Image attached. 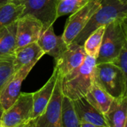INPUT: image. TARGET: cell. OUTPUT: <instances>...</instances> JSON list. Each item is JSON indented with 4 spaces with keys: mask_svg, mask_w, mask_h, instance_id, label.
<instances>
[{
    "mask_svg": "<svg viewBox=\"0 0 127 127\" xmlns=\"http://www.w3.org/2000/svg\"><path fill=\"white\" fill-rule=\"evenodd\" d=\"M96 58L87 55L82 64L61 76L64 96L73 101L85 97L94 82Z\"/></svg>",
    "mask_w": 127,
    "mask_h": 127,
    "instance_id": "6da1fadb",
    "label": "cell"
},
{
    "mask_svg": "<svg viewBox=\"0 0 127 127\" xmlns=\"http://www.w3.org/2000/svg\"><path fill=\"white\" fill-rule=\"evenodd\" d=\"M127 38V17L115 20L105 26L96 64L113 62Z\"/></svg>",
    "mask_w": 127,
    "mask_h": 127,
    "instance_id": "7a4b0ae2",
    "label": "cell"
},
{
    "mask_svg": "<svg viewBox=\"0 0 127 127\" xmlns=\"http://www.w3.org/2000/svg\"><path fill=\"white\" fill-rule=\"evenodd\" d=\"M101 7L92 16L88 24L73 43L83 44L86 38L96 29L105 26L115 20L127 17V4L119 0H100Z\"/></svg>",
    "mask_w": 127,
    "mask_h": 127,
    "instance_id": "3957f363",
    "label": "cell"
},
{
    "mask_svg": "<svg viewBox=\"0 0 127 127\" xmlns=\"http://www.w3.org/2000/svg\"><path fill=\"white\" fill-rule=\"evenodd\" d=\"M94 82L114 98L123 96L124 94L123 73L120 68L112 62L96 64Z\"/></svg>",
    "mask_w": 127,
    "mask_h": 127,
    "instance_id": "277c9868",
    "label": "cell"
},
{
    "mask_svg": "<svg viewBox=\"0 0 127 127\" xmlns=\"http://www.w3.org/2000/svg\"><path fill=\"white\" fill-rule=\"evenodd\" d=\"M61 76L58 73L52 97L43 114L32 120V127H63Z\"/></svg>",
    "mask_w": 127,
    "mask_h": 127,
    "instance_id": "5b68a950",
    "label": "cell"
},
{
    "mask_svg": "<svg viewBox=\"0 0 127 127\" xmlns=\"http://www.w3.org/2000/svg\"><path fill=\"white\" fill-rule=\"evenodd\" d=\"M100 7V0H89V2L82 8L70 14L61 35L67 46L73 43Z\"/></svg>",
    "mask_w": 127,
    "mask_h": 127,
    "instance_id": "8992f818",
    "label": "cell"
},
{
    "mask_svg": "<svg viewBox=\"0 0 127 127\" xmlns=\"http://www.w3.org/2000/svg\"><path fill=\"white\" fill-rule=\"evenodd\" d=\"M32 93H20L15 102L6 109L0 121L4 127H14L32 120L33 109Z\"/></svg>",
    "mask_w": 127,
    "mask_h": 127,
    "instance_id": "52a82bcc",
    "label": "cell"
},
{
    "mask_svg": "<svg viewBox=\"0 0 127 127\" xmlns=\"http://www.w3.org/2000/svg\"><path fill=\"white\" fill-rule=\"evenodd\" d=\"M16 3L23 4V12L21 16L30 14L41 21L43 30L53 26L56 21V13L60 0H11Z\"/></svg>",
    "mask_w": 127,
    "mask_h": 127,
    "instance_id": "ba28073f",
    "label": "cell"
},
{
    "mask_svg": "<svg viewBox=\"0 0 127 127\" xmlns=\"http://www.w3.org/2000/svg\"><path fill=\"white\" fill-rule=\"evenodd\" d=\"M35 64L34 63H31L16 70L0 91V101L5 111L11 107L17 99L21 93L23 82Z\"/></svg>",
    "mask_w": 127,
    "mask_h": 127,
    "instance_id": "9c48e42d",
    "label": "cell"
},
{
    "mask_svg": "<svg viewBox=\"0 0 127 127\" xmlns=\"http://www.w3.org/2000/svg\"><path fill=\"white\" fill-rule=\"evenodd\" d=\"M43 25L35 17L26 14L17 20L16 33V49L32 43L37 42Z\"/></svg>",
    "mask_w": 127,
    "mask_h": 127,
    "instance_id": "30bf717a",
    "label": "cell"
},
{
    "mask_svg": "<svg viewBox=\"0 0 127 127\" xmlns=\"http://www.w3.org/2000/svg\"><path fill=\"white\" fill-rule=\"evenodd\" d=\"M87 54L83 45L71 43L55 60V67L63 76L80 67L85 61Z\"/></svg>",
    "mask_w": 127,
    "mask_h": 127,
    "instance_id": "8fae6325",
    "label": "cell"
},
{
    "mask_svg": "<svg viewBox=\"0 0 127 127\" xmlns=\"http://www.w3.org/2000/svg\"><path fill=\"white\" fill-rule=\"evenodd\" d=\"M58 71V69L55 67L52 76L46 84L38 91L34 93H32L33 96V109L31 119L34 120L39 117L45 111L51 97L52 92L55 85L57 80Z\"/></svg>",
    "mask_w": 127,
    "mask_h": 127,
    "instance_id": "7c38bea8",
    "label": "cell"
},
{
    "mask_svg": "<svg viewBox=\"0 0 127 127\" xmlns=\"http://www.w3.org/2000/svg\"><path fill=\"white\" fill-rule=\"evenodd\" d=\"M73 108L80 123H91L107 126L104 114L96 109L85 97L72 101Z\"/></svg>",
    "mask_w": 127,
    "mask_h": 127,
    "instance_id": "4fadbf2b",
    "label": "cell"
},
{
    "mask_svg": "<svg viewBox=\"0 0 127 127\" xmlns=\"http://www.w3.org/2000/svg\"><path fill=\"white\" fill-rule=\"evenodd\" d=\"M37 43L44 52L45 55H49L55 59L67 47L62 36L55 34L53 26H49L42 32L37 40Z\"/></svg>",
    "mask_w": 127,
    "mask_h": 127,
    "instance_id": "5bb4252c",
    "label": "cell"
},
{
    "mask_svg": "<svg viewBox=\"0 0 127 127\" xmlns=\"http://www.w3.org/2000/svg\"><path fill=\"white\" fill-rule=\"evenodd\" d=\"M44 55V52L41 49L37 42L32 43L15 49L13 58L14 70L16 71L31 63L37 64Z\"/></svg>",
    "mask_w": 127,
    "mask_h": 127,
    "instance_id": "9a60e30c",
    "label": "cell"
},
{
    "mask_svg": "<svg viewBox=\"0 0 127 127\" xmlns=\"http://www.w3.org/2000/svg\"><path fill=\"white\" fill-rule=\"evenodd\" d=\"M104 117L108 127H124L127 120V96L114 98Z\"/></svg>",
    "mask_w": 127,
    "mask_h": 127,
    "instance_id": "2e32d148",
    "label": "cell"
},
{
    "mask_svg": "<svg viewBox=\"0 0 127 127\" xmlns=\"http://www.w3.org/2000/svg\"><path fill=\"white\" fill-rule=\"evenodd\" d=\"M85 97L96 109L103 114L108 110L114 99L95 82H94Z\"/></svg>",
    "mask_w": 127,
    "mask_h": 127,
    "instance_id": "e0dca14e",
    "label": "cell"
},
{
    "mask_svg": "<svg viewBox=\"0 0 127 127\" xmlns=\"http://www.w3.org/2000/svg\"><path fill=\"white\" fill-rule=\"evenodd\" d=\"M17 20L0 31V59L12 56L16 49Z\"/></svg>",
    "mask_w": 127,
    "mask_h": 127,
    "instance_id": "ac0fdd59",
    "label": "cell"
},
{
    "mask_svg": "<svg viewBox=\"0 0 127 127\" xmlns=\"http://www.w3.org/2000/svg\"><path fill=\"white\" fill-rule=\"evenodd\" d=\"M23 4L12 1L0 6V31L17 20L23 12Z\"/></svg>",
    "mask_w": 127,
    "mask_h": 127,
    "instance_id": "d6986e66",
    "label": "cell"
},
{
    "mask_svg": "<svg viewBox=\"0 0 127 127\" xmlns=\"http://www.w3.org/2000/svg\"><path fill=\"white\" fill-rule=\"evenodd\" d=\"M105 29V26L99 27L86 38L82 45L87 55L96 59L101 47Z\"/></svg>",
    "mask_w": 127,
    "mask_h": 127,
    "instance_id": "ffe728a7",
    "label": "cell"
},
{
    "mask_svg": "<svg viewBox=\"0 0 127 127\" xmlns=\"http://www.w3.org/2000/svg\"><path fill=\"white\" fill-rule=\"evenodd\" d=\"M63 127H81V123L76 115L72 100L64 96L62 101Z\"/></svg>",
    "mask_w": 127,
    "mask_h": 127,
    "instance_id": "44dd1931",
    "label": "cell"
},
{
    "mask_svg": "<svg viewBox=\"0 0 127 127\" xmlns=\"http://www.w3.org/2000/svg\"><path fill=\"white\" fill-rule=\"evenodd\" d=\"M88 2L89 0H60L57 8L56 19L62 16L73 14Z\"/></svg>",
    "mask_w": 127,
    "mask_h": 127,
    "instance_id": "7402d4cb",
    "label": "cell"
},
{
    "mask_svg": "<svg viewBox=\"0 0 127 127\" xmlns=\"http://www.w3.org/2000/svg\"><path fill=\"white\" fill-rule=\"evenodd\" d=\"M14 55L0 59V90H1L11 75L15 72L13 66Z\"/></svg>",
    "mask_w": 127,
    "mask_h": 127,
    "instance_id": "603a6c76",
    "label": "cell"
},
{
    "mask_svg": "<svg viewBox=\"0 0 127 127\" xmlns=\"http://www.w3.org/2000/svg\"><path fill=\"white\" fill-rule=\"evenodd\" d=\"M120 68L125 79V91L123 96H127V38L117 58L112 62Z\"/></svg>",
    "mask_w": 127,
    "mask_h": 127,
    "instance_id": "cb8c5ba5",
    "label": "cell"
},
{
    "mask_svg": "<svg viewBox=\"0 0 127 127\" xmlns=\"http://www.w3.org/2000/svg\"><path fill=\"white\" fill-rule=\"evenodd\" d=\"M81 127H108L104 126H98L91 123H81Z\"/></svg>",
    "mask_w": 127,
    "mask_h": 127,
    "instance_id": "d4e9b609",
    "label": "cell"
},
{
    "mask_svg": "<svg viewBox=\"0 0 127 127\" xmlns=\"http://www.w3.org/2000/svg\"><path fill=\"white\" fill-rule=\"evenodd\" d=\"M0 127H4V126L0 125ZM14 127H32V120L29 121V122H28V123H23V124H21V125L14 126Z\"/></svg>",
    "mask_w": 127,
    "mask_h": 127,
    "instance_id": "484cf974",
    "label": "cell"
},
{
    "mask_svg": "<svg viewBox=\"0 0 127 127\" xmlns=\"http://www.w3.org/2000/svg\"><path fill=\"white\" fill-rule=\"evenodd\" d=\"M0 91H1V90H0ZM4 112H5V109H4V108H3V106H2V105L1 103V101H0V121H1V119L2 117V115H3Z\"/></svg>",
    "mask_w": 127,
    "mask_h": 127,
    "instance_id": "4316f807",
    "label": "cell"
},
{
    "mask_svg": "<svg viewBox=\"0 0 127 127\" xmlns=\"http://www.w3.org/2000/svg\"><path fill=\"white\" fill-rule=\"evenodd\" d=\"M11 0H0V6L2 5H5L9 2H11Z\"/></svg>",
    "mask_w": 127,
    "mask_h": 127,
    "instance_id": "83f0119b",
    "label": "cell"
},
{
    "mask_svg": "<svg viewBox=\"0 0 127 127\" xmlns=\"http://www.w3.org/2000/svg\"><path fill=\"white\" fill-rule=\"evenodd\" d=\"M121 2H123V3H126L127 4V0H119Z\"/></svg>",
    "mask_w": 127,
    "mask_h": 127,
    "instance_id": "f1b7e54d",
    "label": "cell"
},
{
    "mask_svg": "<svg viewBox=\"0 0 127 127\" xmlns=\"http://www.w3.org/2000/svg\"><path fill=\"white\" fill-rule=\"evenodd\" d=\"M124 127H127V120H126V124H125Z\"/></svg>",
    "mask_w": 127,
    "mask_h": 127,
    "instance_id": "f546056e",
    "label": "cell"
}]
</instances>
